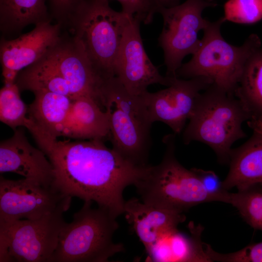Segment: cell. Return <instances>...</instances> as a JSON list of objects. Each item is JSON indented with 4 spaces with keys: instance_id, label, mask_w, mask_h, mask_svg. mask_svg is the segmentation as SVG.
I'll use <instances>...</instances> for the list:
<instances>
[{
    "instance_id": "cell-28",
    "label": "cell",
    "mask_w": 262,
    "mask_h": 262,
    "mask_svg": "<svg viewBox=\"0 0 262 262\" xmlns=\"http://www.w3.org/2000/svg\"><path fill=\"white\" fill-rule=\"evenodd\" d=\"M200 180L206 192L215 201L228 203L230 193L224 189L218 176L213 171L192 168Z\"/></svg>"
},
{
    "instance_id": "cell-23",
    "label": "cell",
    "mask_w": 262,
    "mask_h": 262,
    "mask_svg": "<svg viewBox=\"0 0 262 262\" xmlns=\"http://www.w3.org/2000/svg\"><path fill=\"white\" fill-rule=\"evenodd\" d=\"M15 83L20 91L45 90L67 96L72 99L68 84L45 56L20 71Z\"/></svg>"
},
{
    "instance_id": "cell-4",
    "label": "cell",
    "mask_w": 262,
    "mask_h": 262,
    "mask_svg": "<svg viewBox=\"0 0 262 262\" xmlns=\"http://www.w3.org/2000/svg\"><path fill=\"white\" fill-rule=\"evenodd\" d=\"M130 16L112 9L107 0H83L67 28L104 80L115 77L114 62Z\"/></svg>"
},
{
    "instance_id": "cell-5",
    "label": "cell",
    "mask_w": 262,
    "mask_h": 262,
    "mask_svg": "<svg viewBox=\"0 0 262 262\" xmlns=\"http://www.w3.org/2000/svg\"><path fill=\"white\" fill-rule=\"evenodd\" d=\"M176 136L174 133L164 136L165 149L162 161L156 165H149L134 185L144 202L182 213L215 200L206 192L195 172L185 168L176 159Z\"/></svg>"
},
{
    "instance_id": "cell-14",
    "label": "cell",
    "mask_w": 262,
    "mask_h": 262,
    "mask_svg": "<svg viewBox=\"0 0 262 262\" xmlns=\"http://www.w3.org/2000/svg\"><path fill=\"white\" fill-rule=\"evenodd\" d=\"M45 57L68 84L72 99L89 96L101 106V88L106 80L98 74L72 36L63 34L59 42Z\"/></svg>"
},
{
    "instance_id": "cell-3",
    "label": "cell",
    "mask_w": 262,
    "mask_h": 262,
    "mask_svg": "<svg viewBox=\"0 0 262 262\" xmlns=\"http://www.w3.org/2000/svg\"><path fill=\"white\" fill-rule=\"evenodd\" d=\"M226 21L223 16L210 22L203 30V36L191 60L182 64L176 72L177 77L189 79L203 77L212 86L231 96L240 80L245 65L252 53L262 47L260 37L251 34L241 46L227 42L221 33Z\"/></svg>"
},
{
    "instance_id": "cell-22",
    "label": "cell",
    "mask_w": 262,
    "mask_h": 262,
    "mask_svg": "<svg viewBox=\"0 0 262 262\" xmlns=\"http://www.w3.org/2000/svg\"><path fill=\"white\" fill-rule=\"evenodd\" d=\"M45 0H0L1 33L16 34L29 25L52 20Z\"/></svg>"
},
{
    "instance_id": "cell-1",
    "label": "cell",
    "mask_w": 262,
    "mask_h": 262,
    "mask_svg": "<svg viewBox=\"0 0 262 262\" xmlns=\"http://www.w3.org/2000/svg\"><path fill=\"white\" fill-rule=\"evenodd\" d=\"M44 152L52 165L53 185L57 190L95 202L116 218L124 213L125 188L134 185L149 165H133L100 139H56Z\"/></svg>"
},
{
    "instance_id": "cell-9",
    "label": "cell",
    "mask_w": 262,
    "mask_h": 262,
    "mask_svg": "<svg viewBox=\"0 0 262 262\" xmlns=\"http://www.w3.org/2000/svg\"><path fill=\"white\" fill-rule=\"evenodd\" d=\"M217 5L214 1L207 0H186L182 4L158 10L164 21L158 42L164 51L166 76L177 78L176 72L183 58L192 55L200 45L198 33L210 23L202 16L203 11Z\"/></svg>"
},
{
    "instance_id": "cell-12",
    "label": "cell",
    "mask_w": 262,
    "mask_h": 262,
    "mask_svg": "<svg viewBox=\"0 0 262 262\" xmlns=\"http://www.w3.org/2000/svg\"><path fill=\"white\" fill-rule=\"evenodd\" d=\"M68 196L54 186L0 177V221L34 220L54 211Z\"/></svg>"
},
{
    "instance_id": "cell-29",
    "label": "cell",
    "mask_w": 262,
    "mask_h": 262,
    "mask_svg": "<svg viewBox=\"0 0 262 262\" xmlns=\"http://www.w3.org/2000/svg\"><path fill=\"white\" fill-rule=\"evenodd\" d=\"M52 19L64 28L69 22L83 0H48Z\"/></svg>"
},
{
    "instance_id": "cell-16",
    "label": "cell",
    "mask_w": 262,
    "mask_h": 262,
    "mask_svg": "<svg viewBox=\"0 0 262 262\" xmlns=\"http://www.w3.org/2000/svg\"><path fill=\"white\" fill-rule=\"evenodd\" d=\"M124 213L146 251L161 235L177 228L185 219L181 212L156 207L135 197L125 201Z\"/></svg>"
},
{
    "instance_id": "cell-8",
    "label": "cell",
    "mask_w": 262,
    "mask_h": 262,
    "mask_svg": "<svg viewBox=\"0 0 262 262\" xmlns=\"http://www.w3.org/2000/svg\"><path fill=\"white\" fill-rule=\"evenodd\" d=\"M71 199L67 196L54 211L36 219L0 221V262H50Z\"/></svg>"
},
{
    "instance_id": "cell-6",
    "label": "cell",
    "mask_w": 262,
    "mask_h": 262,
    "mask_svg": "<svg viewBox=\"0 0 262 262\" xmlns=\"http://www.w3.org/2000/svg\"><path fill=\"white\" fill-rule=\"evenodd\" d=\"M86 201L66 223L60 232L50 262H105L125 251L122 243H115L113 235L118 228L116 217L107 210L92 206Z\"/></svg>"
},
{
    "instance_id": "cell-2",
    "label": "cell",
    "mask_w": 262,
    "mask_h": 262,
    "mask_svg": "<svg viewBox=\"0 0 262 262\" xmlns=\"http://www.w3.org/2000/svg\"><path fill=\"white\" fill-rule=\"evenodd\" d=\"M188 120L183 132L184 144L204 143L225 164L229 162L234 143L246 136L242 124L249 117L235 96L210 85L199 95Z\"/></svg>"
},
{
    "instance_id": "cell-21",
    "label": "cell",
    "mask_w": 262,
    "mask_h": 262,
    "mask_svg": "<svg viewBox=\"0 0 262 262\" xmlns=\"http://www.w3.org/2000/svg\"><path fill=\"white\" fill-rule=\"evenodd\" d=\"M246 111L252 128L262 124V48L247 60L234 94Z\"/></svg>"
},
{
    "instance_id": "cell-27",
    "label": "cell",
    "mask_w": 262,
    "mask_h": 262,
    "mask_svg": "<svg viewBox=\"0 0 262 262\" xmlns=\"http://www.w3.org/2000/svg\"><path fill=\"white\" fill-rule=\"evenodd\" d=\"M207 253L212 261L228 262H262V242L246 246L235 252L222 254L211 247Z\"/></svg>"
},
{
    "instance_id": "cell-19",
    "label": "cell",
    "mask_w": 262,
    "mask_h": 262,
    "mask_svg": "<svg viewBox=\"0 0 262 262\" xmlns=\"http://www.w3.org/2000/svg\"><path fill=\"white\" fill-rule=\"evenodd\" d=\"M191 236L177 228L161 235L147 251L151 262H210L200 240L202 229L193 223L188 225Z\"/></svg>"
},
{
    "instance_id": "cell-20",
    "label": "cell",
    "mask_w": 262,
    "mask_h": 262,
    "mask_svg": "<svg viewBox=\"0 0 262 262\" xmlns=\"http://www.w3.org/2000/svg\"><path fill=\"white\" fill-rule=\"evenodd\" d=\"M34 99L28 107V116L48 137L62 136L72 99L66 95L45 90L33 92Z\"/></svg>"
},
{
    "instance_id": "cell-24",
    "label": "cell",
    "mask_w": 262,
    "mask_h": 262,
    "mask_svg": "<svg viewBox=\"0 0 262 262\" xmlns=\"http://www.w3.org/2000/svg\"><path fill=\"white\" fill-rule=\"evenodd\" d=\"M20 91L15 82L4 84L0 89V120L13 130L26 128L38 142L44 134L27 115L28 107L21 99Z\"/></svg>"
},
{
    "instance_id": "cell-10",
    "label": "cell",
    "mask_w": 262,
    "mask_h": 262,
    "mask_svg": "<svg viewBox=\"0 0 262 262\" xmlns=\"http://www.w3.org/2000/svg\"><path fill=\"white\" fill-rule=\"evenodd\" d=\"M212 82L203 77L189 79L176 78L165 89L156 92L147 91L140 95L148 122H162L180 134L184 129L200 93Z\"/></svg>"
},
{
    "instance_id": "cell-31",
    "label": "cell",
    "mask_w": 262,
    "mask_h": 262,
    "mask_svg": "<svg viewBox=\"0 0 262 262\" xmlns=\"http://www.w3.org/2000/svg\"><path fill=\"white\" fill-rule=\"evenodd\" d=\"M155 13L159 9L169 8L180 4V0H149Z\"/></svg>"
},
{
    "instance_id": "cell-25",
    "label": "cell",
    "mask_w": 262,
    "mask_h": 262,
    "mask_svg": "<svg viewBox=\"0 0 262 262\" xmlns=\"http://www.w3.org/2000/svg\"><path fill=\"white\" fill-rule=\"evenodd\" d=\"M228 203L239 211L249 225L262 230V184L230 193Z\"/></svg>"
},
{
    "instance_id": "cell-18",
    "label": "cell",
    "mask_w": 262,
    "mask_h": 262,
    "mask_svg": "<svg viewBox=\"0 0 262 262\" xmlns=\"http://www.w3.org/2000/svg\"><path fill=\"white\" fill-rule=\"evenodd\" d=\"M62 136L81 140L110 139L107 112L92 97L72 99Z\"/></svg>"
},
{
    "instance_id": "cell-11",
    "label": "cell",
    "mask_w": 262,
    "mask_h": 262,
    "mask_svg": "<svg viewBox=\"0 0 262 262\" xmlns=\"http://www.w3.org/2000/svg\"><path fill=\"white\" fill-rule=\"evenodd\" d=\"M137 18L130 16L114 65L115 76L131 94L139 96L154 84L170 86L174 79L161 75L145 51Z\"/></svg>"
},
{
    "instance_id": "cell-13",
    "label": "cell",
    "mask_w": 262,
    "mask_h": 262,
    "mask_svg": "<svg viewBox=\"0 0 262 262\" xmlns=\"http://www.w3.org/2000/svg\"><path fill=\"white\" fill-rule=\"evenodd\" d=\"M51 20L35 25L31 31L16 39L1 38L0 58L4 84L15 83L20 71L43 58L61 40L63 29Z\"/></svg>"
},
{
    "instance_id": "cell-26",
    "label": "cell",
    "mask_w": 262,
    "mask_h": 262,
    "mask_svg": "<svg viewBox=\"0 0 262 262\" xmlns=\"http://www.w3.org/2000/svg\"><path fill=\"white\" fill-rule=\"evenodd\" d=\"M224 10L226 21L253 24L262 19V0H229Z\"/></svg>"
},
{
    "instance_id": "cell-32",
    "label": "cell",
    "mask_w": 262,
    "mask_h": 262,
    "mask_svg": "<svg viewBox=\"0 0 262 262\" xmlns=\"http://www.w3.org/2000/svg\"><path fill=\"white\" fill-rule=\"evenodd\" d=\"M208 0V1H209L213 2V1H214L216 0Z\"/></svg>"
},
{
    "instance_id": "cell-17",
    "label": "cell",
    "mask_w": 262,
    "mask_h": 262,
    "mask_svg": "<svg viewBox=\"0 0 262 262\" xmlns=\"http://www.w3.org/2000/svg\"><path fill=\"white\" fill-rule=\"evenodd\" d=\"M252 129L251 136L239 147L231 149L229 170L222 181L227 190L236 188L243 191L262 184V129Z\"/></svg>"
},
{
    "instance_id": "cell-30",
    "label": "cell",
    "mask_w": 262,
    "mask_h": 262,
    "mask_svg": "<svg viewBox=\"0 0 262 262\" xmlns=\"http://www.w3.org/2000/svg\"><path fill=\"white\" fill-rule=\"evenodd\" d=\"M116 0L120 3L123 12L138 19L141 22L149 24L153 21L156 13L149 0Z\"/></svg>"
},
{
    "instance_id": "cell-7",
    "label": "cell",
    "mask_w": 262,
    "mask_h": 262,
    "mask_svg": "<svg viewBox=\"0 0 262 262\" xmlns=\"http://www.w3.org/2000/svg\"><path fill=\"white\" fill-rule=\"evenodd\" d=\"M139 96L129 93L115 77L102 89V104L108 115L112 148L124 159L139 167L148 164L151 125Z\"/></svg>"
},
{
    "instance_id": "cell-15",
    "label": "cell",
    "mask_w": 262,
    "mask_h": 262,
    "mask_svg": "<svg viewBox=\"0 0 262 262\" xmlns=\"http://www.w3.org/2000/svg\"><path fill=\"white\" fill-rule=\"evenodd\" d=\"M0 172H13L47 186H54L52 165L40 148L33 146L22 129L0 143Z\"/></svg>"
}]
</instances>
